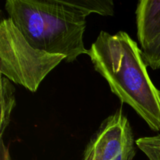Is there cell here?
<instances>
[{"label":"cell","instance_id":"8","mask_svg":"<svg viewBox=\"0 0 160 160\" xmlns=\"http://www.w3.org/2000/svg\"><path fill=\"white\" fill-rule=\"evenodd\" d=\"M136 144L150 160H160V134L141 138L136 141Z\"/></svg>","mask_w":160,"mask_h":160},{"label":"cell","instance_id":"9","mask_svg":"<svg viewBox=\"0 0 160 160\" xmlns=\"http://www.w3.org/2000/svg\"><path fill=\"white\" fill-rule=\"evenodd\" d=\"M142 52L147 67H150L152 70L160 68V36Z\"/></svg>","mask_w":160,"mask_h":160},{"label":"cell","instance_id":"6","mask_svg":"<svg viewBox=\"0 0 160 160\" xmlns=\"http://www.w3.org/2000/svg\"><path fill=\"white\" fill-rule=\"evenodd\" d=\"M1 122L0 138H2L5 131L9 126L11 113L16 106L15 88L12 81L1 75Z\"/></svg>","mask_w":160,"mask_h":160},{"label":"cell","instance_id":"3","mask_svg":"<svg viewBox=\"0 0 160 160\" xmlns=\"http://www.w3.org/2000/svg\"><path fill=\"white\" fill-rule=\"evenodd\" d=\"M66 57L31 46L12 20L0 23V73L12 82L35 92L45 77Z\"/></svg>","mask_w":160,"mask_h":160},{"label":"cell","instance_id":"1","mask_svg":"<svg viewBox=\"0 0 160 160\" xmlns=\"http://www.w3.org/2000/svg\"><path fill=\"white\" fill-rule=\"evenodd\" d=\"M94 68L122 103L134 109L154 131H160V91L153 84L142 52L128 33L100 31L88 50Z\"/></svg>","mask_w":160,"mask_h":160},{"label":"cell","instance_id":"7","mask_svg":"<svg viewBox=\"0 0 160 160\" xmlns=\"http://www.w3.org/2000/svg\"><path fill=\"white\" fill-rule=\"evenodd\" d=\"M66 3L83 12L85 17L92 12L102 16H112L114 3L111 0H64Z\"/></svg>","mask_w":160,"mask_h":160},{"label":"cell","instance_id":"5","mask_svg":"<svg viewBox=\"0 0 160 160\" xmlns=\"http://www.w3.org/2000/svg\"><path fill=\"white\" fill-rule=\"evenodd\" d=\"M137 36L143 51L160 36V0H141L136 9Z\"/></svg>","mask_w":160,"mask_h":160},{"label":"cell","instance_id":"2","mask_svg":"<svg viewBox=\"0 0 160 160\" xmlns=\"http://www.w3.org/2000/svg\"><path fill=\"white\" fill-rule=\"evenodd\" d=\"M5 9L34 48L62 55L67 62L88 54L83 41L87 17L64 0H7Z\"/></svg>","mask_w":160,"mask_h":160},{"label":"cell","instance_id":"4","mask_svg":"<svg viewBox=\"0 0 160 160\" xmlns=\"http://www.w3.org/2000/svg\"><path fill=\"white\" fill-rule=\"evenodd\" d=\"M135 147L132 129L122 109L105 119L87 144L83 160H133Z\"/></svg>","mask_w":160,"mask_h":160}]
</instances>
